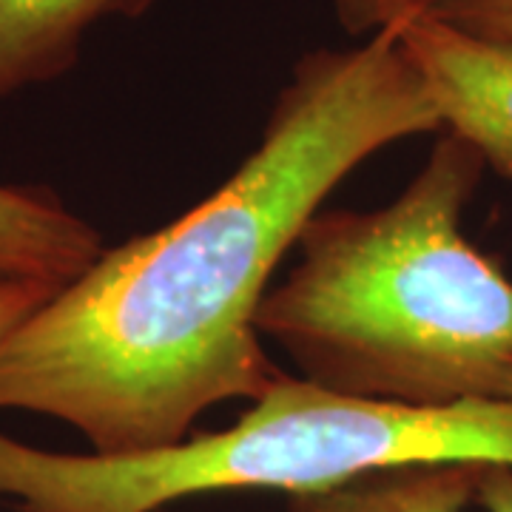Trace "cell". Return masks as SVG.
I'll list each match as a JSON object with an SVG mask.
<instances>
[{
	"label": "cell",
	"instance_id": "cell-1",
	"mask_svg": "<svg viewBox=\"0 0 512 512\" xmlns=\"http://www.w3.org/2000/svg\"><path fill=\"white\" fill-rule=\"evenodd\" d=\"M444 131L396 29L293 69L262 137L183 217L126 239L0 342V410L66 421L97 456L191 439L282 373L256 313L325 200L376 151Z\"/></svg>",
	"mask_w": 512,
	"mask_h": 512
},
{
	"label": "cell",
	"instance_id": "cell-2",
	"mask_svg": "<svg viewBox=\"0 0 512 512\" xmlns=\"http://www.w3.org/2000/svg\"><path fill=\"white\" fill-rule=\"evenodd\" d=\"M487 171L456 131L399 197L322 208L265 293L256 330L302 379L336 393L447 407L512 396V279L461 231Z\"/></svg>",
	"mask_w": 512,
	"mask_h": 512
},
{
	"label": "cell",
	"instance_id": "cell-3",
	"mask_svg": "<svg viewBox=\"0 0 512 512\" xmlns=\"http://www.w3.org/2000/svg\"><path fill=\"white\" fill-rule=\"evenodd\" d=\"M410 464H510L512 396L410 407L279 373L231 427L143 456L55 453L0 433L20 512H160L228 490L313 495Z\"/></svg>",
	"mask_w": 512,
	"mask_h": 512
},
{
	"label": "cell",
	"instance_id": "cell-4",
	"mask_svg": "<svg viewBox=\"0 0 512 512\" xmlns=\"http://www.w3.org/2000/svg\"><path fill=\"white\" fill-rule=\"evenodd\" d=\"M447 131L478 148L498 177L512 180V43L470 35L439 15L396 26Z\"/></svg>",
	"mask_w": 512,
	"mask_h": 512
},
{
	"label": "cell",
	"instance_id": "cell-5",
	"mask_svg": "<svg viewBox=\"0 0 512 512\" xmlns=\"http://www.w3.org/2000/svg\"><path fill=\"white\" fill-rule=\"evenodd\" d=\"M100 254V231L55 191L0 183V282L63 288Z\"/></svg>",
	"mask_w": 512,
	"mask_h": 512
},
{
	"label": "cell",
	"instance_id": "cell-6",
	"mask_svg": "<svg viewBox=\"0 0 512 512\" xmlns=\"http://www.w3.org/2000/svg\"><path fill=\"white\" fill-rule=\"evenodd\" d=\"M148 0H0V103L69 72L83 37Z\"/></svg>",
	"mask_w": 512,
	"mask_h": 512
},
{
	"label": "cell",
	"instance_id": "cell-7",
	"mask_svg": "<svg viewBox=\"0 0 512 512\" xmlns=\"http://www.w3.org/2000/svg\"><path fill=\"white\" fill-rule=\"evenodd\" d=\"M481 464L376 470L328 493L296 495L291 512H464L476 504Z\"/></svg>",
	"mask_w": 512,
	"mask_h": 512
},
{
	"label": "cell",
	"instance_id": "cell-8",
	"mask_svg": "<svg viewBox=\"0 0 512 512\" xmlns=\"http://www.w3.org/2000/svg\"><path fill=\"white\" fill-rule=\"evenodd\" d=\"M447 0H330L339 23L353 35L396 29L407 20L433 15Z\"/></svg>",
	"mask_w": 512,
	"mask_h": 512
},
{
	"label": "cell",
	"instance_id": "cell-9",
	"mask_svg": "<svg viewBox=\"0 0 512 512\" xmlns=\"http://www.w3.org/2000/svg\"><path fill=\"white\" fill-rule=\"evenodd\" d=\"M433 15L470 35L512 43V0H447Z\"/></svg>",
	"mask_w": 512,
	"mask_h": 512
},
{
	"label": "cell",
	"instance_id": "cell-10",
	"mask_svg": "<svg viewBox=\"0 0 512 512\" xmlns=\"http://www.w3.org/2000/svg\"><path fill=\"white\" fill-rule=\"evenodd\" d=\"M55 291L57 288L37 282H0V342Z\"/></svg>",
	"mask_w": 512,
	"mask_h": 512
},
{
	"label": "cell",
	"instance_id": "cell-11",
	"mask_svg": "<svg viewBox=\"0 0 512 512\" xmlns=\"http://www.w3.org/2000/svg\"><path fill=\"white\" fill-rule=\"evenodd\" d=\"M476 504L484 512H512L510 464H481L476 484Z\"/></svg>",
	"mask_w": 512,
	"mask_h": 512
}]
</instances>
